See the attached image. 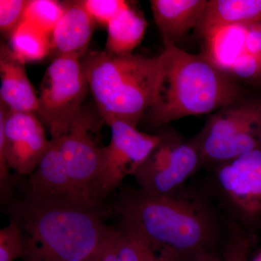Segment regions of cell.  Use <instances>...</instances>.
I'll list each match as a JSON object with an SVG mask.
<instances>
[{"mask_svg":"<svg viewBox=\"0 0 261 261\" xmlns=\"http://www.w3.org/2000/svg\"><path fill=\"white\" fill-rule=\"evenodd\" d=\"M89 90L81 60L56 58L43 77L36 113L51 132L84 106Z\"/></svg>","mask_w":261,"mask_h":261,"instance_id":"8","label":"cell"},{"mask_svg":"<svg viewBox=\"0 0 261 261\" xmlns=\"http://www.w3.org/2000/svg\"><path fill=\"white\" fill-rule=\"evenodd\" d=\"M195 261H225L224 259H221L216 256V254H211V255H206V256L198 259Z\"/></svg>","mask_w":261,"mask_h":261,"instance_id":"28","label":"cell"},{"mask_svg":"<svg viewBox=\"0 0 261 261\" xmlns=\"http://www.w3.org/2000/svg\"><path fill=\"white\" fill-rule=\"evenodd\" d=\"M81 63L105 123L110 126L120 121L137 127L153 104L162 69L161 55L146 58L88 51Z\"/></svg>","mask_w":261,"mask_h":261,"instance_id":"4","label":"cell"},{"mask_svg":"<svg viewBox=\"0 0 261 261\" xmlns=\"http://www.w3.org/2000/svg\"><path fill=\"white\" fill-rule=\"evenodd\" d=\"M23 252L21 228L17 220L10 218L9 224L0 230V261L22 258Z\"/></svg>","mask_w":261,"mask_h":261,"instance_id":"22","label":"cell"},{"mask_svg":"<svg viewBox=\"0 0 261 261\" xmlns=\"http://www.w3.org/2000/svg\"><path fill=\"white\" fill-rule=\"evenodd\" d=\"M65 4L55 0H29L23 20L51 36L64 13Z\"/></svg>","mask_w":261,"mask_h":261,"instance_id":"20","label":"cell"},{"mask_svg":"<svg viewBox=\"0 0 261 261\" xmlns=\"http://www.w3.org/2000/svg\"><path fill=\"white\" fill-rule=\"evenodd\" d=\"M117 228L137 237L170 261H195L215 253L217 225L210 207L183 187L152 195L123 187L110 203Z\"/></svg>","mask_w":261,"mask_h":261,"instance_id":"1","label":"cell"},{"mask_svg":"<svg viewBox=\"0 0 261 261\" xmlns=\"http://www.w3.org/2000/svg\"><path fill=\"white\" fill-rule=\"evenodd\" d=\"M0 102L9 111L37 113L38 96L29 81L25 63L5 43L0 47Z\"/></svg>","mask_w":261,"mask_h":261,"instance_id":"14","label":"cell"},{"mask_svg":"<svg viewBox=\"0 0 261 261\" xmlns=\"http://www.w3.org/2000/svg\"><path fill=\"white\" fill-rule=\"evenodd\" d=\"M51 143L34 173L28 178L19 176L18 185L35 195L80 205L73 193L61 150L54 141L51 140Z\"/></svg>","mask_w":261,"mask_h":261,"instance_id":"13","label":"cell"},{"mask_svg":"<svg viewBox=\"0 0 261 261\" xmlns=\"http://www.w3.org/2000/svg\"><path fill=\"white\" fill-rule=\"evenodd\" d=\"M105 123L96 109L82 106L73 116L50 132L61 150L77 202L109 216V203L100 190L105 146L99 142Z\"/></svg>","mask_w":261,"mask_h":261,"instance_id":"5","label":"cell"},{"mask_svg":"<svg viewBox=\"0 0 261 261\" xmlns=\"http://www.w3.org/2000/svg\"><path fill=\"white\" fill-rule=\"evenodd\" d=\"M252 261H261V252L257 254L256 256H255V258H254Z\"/></svg>","mask_w":261,"mask_h":261,"instance_id":"29","label":"cell"},{"mask_svg":"<svg viewBox=\"0 0 261 261\" xmlns=\"http://www.w3.org/2000/svg\"><path fill=\"white\" fill-rule=\"evenodd\" d=\"M202 164L194 140L183 142L173 136L161 135V142L134 175L141 191L166 195L183 184Z\"/></svg>","mask_w":261,"mask_h":261,"instance_id":"7","label":"cell"},{"mask_svg":"<svg viewBox=\"0 0 261 261\" xmlns=\"http://www.w3.org/2000/svg\"><path fill=\"white\" fill-rule=\"evenodd\" d=\"M194 142L202 164H222L261 149V102H236L212 115Z\"/></svg>","mask_w":261,"mask_h":261,"instance_id":"6","label":"cell"},{"mask_svg":"<svg viewBox=\"0 0 261 261\" xmlns=\"http://www.w3.org/2000/svg\"><path fill=\"white\" fill-rule=\"evenodd\" d=\"M247 27L231 25L221 27L204 37L205 56L227 74L233 62L245 53Z\"/></svg>","mask_w":261,"mask_h":261,"instance_id":"18","label":"cell"},{"mask_svg":"<svg viewBox=\"0 0 261 261\" xmlns=\"http://www.w3.org/2000/svg\"><path fill=\"white\" fill-rule=\"evenodd\" d=\"M245 53L261 58V27L256 23L247 27Z\"/></svg>","mask_w":261,"mask_h":261,"instance_id":"27","label":"cell"},{"mask_svg":"<svg viewBox=\"0 0 261 261\" xmlns=\"http://www.w3.org/2000/svg\"><path fill=\"white\" fill-rule=\"evenodd\" d=\"M116 228L119 261H170L140 239Z\"/></svg>","mask_w":261,"mask_h":261,"instance_id":"21","label":"cell"},{"mask_svg":"<svg viewBox=\"0 0 261 261\" xmlns=\"http://www.w3.org/2000/svg\"><path fill=\"white\" fill-rule=\"evenodd\" d=\"M111 139L103 149L101 192L106 200L119 188L128 176L137 172L149 154L161 142V135H149L126 122L117 121L110 125Z\"/></svg>","mask_w":261,"mask_h":261,"instance_id":"10","label":"cell"},{"mask_svg":"<svg viewBox=\"0 0 261 261\" xmlns=\"http://www.w3.org/2000/svg\"><path fill=\"white\" fill-rule=\"evenodd\" d=\"M29 0H0V30L5 37L22 23Z\"/></svg>","mask_w":261,"mask_h":261,"instance_id":"23","label":"cell"},{"mask_svg":"<svg viewBox=\"0 0 261 261\" xmlns=\"http://www.w3.org/2000/svg\"><path fill=\"white\" fill-rule=\"evenodd\" d=\"M91 261H99V260H98L97 259L94 258V259H92V260Z\"/></svg>","mask_w":261,"mask_h":261,"instance_id":"30","label":"cell"},{"mask_svg":"<svg viewBox=\"0 0 261 261\" xmlns=\"http://www.w3.org/2000/svg\"><path fill=\"white\" fill-rule=\"evenodd\" d=\"M147 22L128 3L108 23L106 51L113 56H127L142 42Z\"/></svg>","mask_w":261,"mask_h":261,"instance_id":"17","label":"cell"},{"mask_svg":"<svg viewBox=\"0 0 261 261\" xmlns=\"http://www.w3.org/2000/svg\"><path fill=\"white\" fill-rule=\"evenodd\" d=\"M94 23L83 2L65 3L64 13L51 34L49 56H53V60L58 58L82 59L88 51Z\"/></svg>","mask_w":261,"mask_h":261,"instance_id":"12","label":"cell"},{"mask_svg":"<svg viewBox=\"0 0 261 261\" xmlns=\"http://www.w3.org/2000/svg\"><path fill=\"white\" fill-rule=\"evenodd\" d=\"M83 5L95 23L108 27L115 15L126 5L123 0H85Z\"/></svg>","mask_w":261,"mask_h":261,"instance_id":"24","label":"cell"},{"mask_svg":"<svg viewBox=\"0 0 261 261\" xmlns=\"http://www.w3.org/2000/svg\"><path fill=\"white\" fill-rule=\"evenodd\" d=\"M16 188L19 195L5 207L21 228L22 261H90L110 227L102 213Z\"/></svg>","mask_w":261,"mask_h":261,"instance_id":"2","label":"cell"},{"mask_svg":"<svg viewBox=\"0 0 261 261\" xmlns=\"http://www.w3.org/2000/svg\"><path fill=\"white\" fill-rule=\"evenodd\" d=\"M162 69L153 104L145 116L160 126L199 116L238 102L240 89L229 75L205 56L190 54L164 42Z\"/></svg>","mask_w":261,"mask_h":261,"instance_id":"3","label":"cell"},{"mask_svg":"<svg viewBox=\"0 0 261 261\" xmlns=\"http://www.w3.org/2000/svg\"><path fill=\"white\" fill-rule=\"evenodd\" d=\"M228 75L245 81L258 78L261 76V58L243 53L233 62Z\"/></svg>","mask_w":261,"mask_h":261,"instance_id":"25","label":"cell"},{"mask_svg":"<svg viewBox=\"0 0 261 261\" xmlns=\"http://www.w3.org/2000/svg\"><path fill=\"white\" fill-rule=\"evenodd\" d=\"M36 113L9 111L0 102V147L19 176H31L51 146Z\"/></svg>","mask_w":261,"mask_h":261,"instance_id":"9","label":"cell"},{"mask_svg":"<svg viewBox=\"0 0 261 261\" xmlns=\"http://www.w3.org/2000/svg\"><path fill=\"white\" fill-rule=\"evenodd\" d=\"M251 248V241L246 236L237 235L231 239L224 254L225 261H247Z\"/></svg>","mask_w":261,"mask_h":261,"instance_id":"26","label":"cell"},{"mask_svg":"<svg viewBox=\"0 0 261 261\" xmlns=\"http://www.w3.org/2000/svg\"><path fill=\"white\" fill-rule=\"evenodd\" d=\"M260 18L261 0H210L197 29L205 37L221 27L250 25Z\"/></svg>","mask_w":261,"mask_h":261,"instance_id":"16","label":"cell"},{"mask_svg":"<svg viewBox=\"0 0 261 261\" xmlns=\"http://www.w3.org/2000/svg\"><path fill=\"white\" fill-rule=\"evenodd\" d=\"M10 48L23 63L39 61L50 55V36L25 20L10 35Z\"/></svg>","mask_w":261,"mask_h":261,"instance_id":"19","label":"cell"},{"mask_svg":"<svg viewBox=\"0 0 261 261\" xmlns=\"http://www.w3.org/2000/svg\"><path fill=\"white\" fill-rule=\"evenodd\" d=\"M217 181L225 195L247 214L261 211V149L219 165Z\"/></svg>","mask_w":261,"mask_h":261,"instance_id":"11","label":"cell"},{"mask_svg":"<svg viewBox=\"0 0 261 261\" xmlns=\"http://www.w3.org/2000/svg\"><path fill=\"white\" fill-rule=\"evenodd\" d=\"M207 3L206 0L150 1L154 22L162 34L163 42L176 44L187 32L197 28Z\"/></svg>","mask_w":261,"mask_h":261,"instance_id":"15","label":"cell"}]
</instances>
